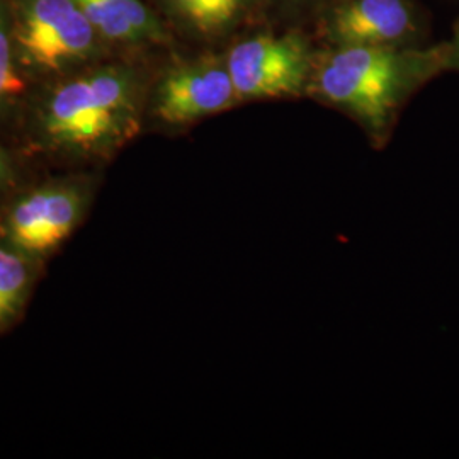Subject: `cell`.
Returning a JSON list of instances; mask_svg holds the SVG:
<instances>
[{
  "label": "cell",
  "mask_w": 459,
  "mask_h": 459,
  "mask_svg": "<svg viewBox=\"0 0 459 459\" xmlns=\"http://www.w3.org/2000/svg\"><path fill=\"white\" fill-rule=\"evenodd\" d=\"M153 74L143 55H115L34 89L14 147L62 170H96L145 126Z\"/></svg>",
  "instance_id": "6da1fadb"
},
{
  "label": "cell",
  "mask_w": 459,
  "mask_h": 459,
  "mask_svg": "<svg viewBox=\"0 0 459 459\" xmlns=\"http://www.w3.org/2000/svg\"><path fill=\"white\" fill-rule=\"evenodd\" d=\"M444 70V45L328 48L315 58L308 96L351 116L383 145L411 96Z\"/></svg>",
  "instance_id": "7a4b0ae2"
},
{
  "label": "cell",
  "mask_w": 459,
  "mask_h": 459,
  "mask_svg": "<svg viewBox=\"0 0 459 459\" xmlns=\"http://www.w3.org/2000/svg\"><path fill=\"white\" fill-rule=\"evenodd\" d=\"M17 62L34 89L116 53L75 0H7Z\"/></svg>",
  "instance_id": "3957f363"
},
{
  "label": "cell",
  "mask_w": 459,
  "mask_h": 459,
  "mask_svg": "<svg viewBox=\"0 0 459 459\" xmlns=\"http://www.w3.org/2000/svg\"><path fill=\"white\" fill-rule=\"evenodd\" d=\"M96 187V170H64L22 184L0 213V237L45 264L82 225Z\"/></svg>",
  "instance_id": "277c9868"
},
{
  "label": "cell",
  "mask_w": 459,
  "mask_h": 459,
  "mask_svg": "<svg viewBox=\"0 0 459 459\" xmlns=\"http://www.w3.org/2000/svg\"><path fill=\"white\" fill-rule=\"evenodd\" d=\"M238 104L242 102L231 81L225 53L208 51L182 56L153 74L145 125L181 132Z\"/></svg>",
  "instance_id": "5b68a950"
},
{
  "label": "cell",
  "mask_w": 459,
  "mask_h": 459,
  "mask_svg": "<svg viewBox=\"0 0 459 459\" xmlns=\"http://www.w3.org/2000/svg\"><path fill=\"white\" fill-rule=\"evenodd\" d=\"M316 53L301 34H255L225 51L240 102L308 96Z\"/></svg>",
  "instance_id": "8992f818"
},
{
  "label": "cell",
  "mask_w": 459,
  "mask_h": 459,
  "mask_svg": "<svg viewBox=\"0 0 459 459\" xmlns=\"http://www.w3.org/2000/svg\"><path fill=\"white\" fill-rule=\"evenodd\" d=\"M328 48L424 47V16L413 0H337L320 17Z\"/></svg>",
  "instance_id": "52a82bcc"
},
{
  "label": "cell",
  "mask_w": 459,
  "mask_h": 459,
  "mask_svg": "<svg viewBox=\"0 0 459 459\" xmlns=\"http://www.w3.org/2000/svg\"><path fill=\"white\" fill-rule=\"evenodd\" d=\"M116 55H145L172 41L170 28L148 0H75Z\"/></svg>",
  "instance_id": "ba28073f"
},
{
  "label": "cell",
  "mask_w": 459,
  "mask_h": 459,
  "mask_svg": "<svg viewBox=\"0 0 459 459\" xmlns=\"http://www.w3.org/2000/svg\"><path fill=\"white\" fill-rule=\"evenodd\" d=\"M257 0H152L169 28L203 43L220 39L244 21Z\"/></svg>",
  "instance_id": "9c48e42d"
},
{
  "label": "cell",
  "mask_w": 459,
  "mask_h": 459,
  "mask_svg": "<svg viewBox=\"0 0 459 459\" xmlns=\"http://www.w3.org/2000/svg\"><path fill=\"white\" fill-rule=\"evenodd\" d=\"M34 85L17 62L9 2L0 0V138L14 145Z\"/></svg>",
  "instance_id": "30bf717a"
},
{
  "label": "cell",
  "mask_w": 459,
  "mask_h": 459,
  "mask_svg": "<svg viewBox=\"0 0 459 459\" xmlns=\"http://www.w3.org/2000/svg\"><path fill=\"white\" fill-rule=\"evenodd\" d=\"M41 265L0 237V332L14 325L26 310Z\"/></svg>",
  "instance_id": "8fae6325"
},
{
  "label": "cell",
  "mask_w": 459,
  "mask_h": 459,
  "mask_svg": "<svg viewBox=\"0 0 459 459\" xmlns=\"http://www.w3.org/2000/svg\"><path fill=\"white\" fill-rule=\"evenodd\" d=\"M26 159L14 145L0 138V213L19 187L26 184Z\"/></svg>",
  "instance_id": "7c38bea8"
},
{
  "label": "cell",
  "mask_w": 459,
  "mask_h": 459,
  "mask_svg": "<svg viewBox=\"0 0 459 459\" xmlns=\"http://www.w3.org/2000/svg\"><path fill=\"white\" fill-rule=\"evenodd\" d=\"M333 2L337 0H265L269 9L286 19L322 14Z\"/></svg>",
  "instance_id": "4fadbf2b"
},
{
  "label": "cell",
  "mask_w": 459,
  "mask_h": 459,
  "mask_svg": "<svg viewBox=\"0 0 459 459\" xmlns=\"http://www.w3.org/2000/svg\"><path fill=\"white\" fill-rule=\"evenodd\" d=\"M444 48H446V70H459V21L455 26L451 41L444 43Z\"/></svg>",
  "instance_id": "5bb4252c"
}]
</instances>
